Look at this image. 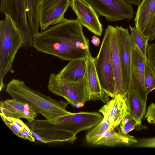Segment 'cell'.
<instances>
[{"mask_svg":"<svg viewBox=\"0 0 155 155\" xmlns=\"http://www.w3.org/2000/svg\"><path fill=\"white\" fill-rule=\"evenodd\" d=\"M95 10L99 16L111 22L123 20L129 21L133 18L134 9L124 0H84Z\"/></svg>","mask_w":155,"mask_h":155,"instance_id":"obj_7","label":"cell"},{"mask_svg":"<svg viewBox=\"0 0 155 155\" xmlns=\"http://www.w3.org/2000/svg\"><path fill=\"white\" fill-rule=\"evenodd\" d=\"M41 1V0H26L27 18L33 35L39 32V8Z\"/></svg>","mask_w":155,"mask_h":155,"instance_id":"obj_21","label":"cell"},{"mask_svg":"<svg viewBox=\"0 0 155 155\" xmlns=\"http://www.w3.org/2000/svg\"><path fill=\"white\" fill-rule=\"evenodd\" d=\"M33 47L38 51L65 61L92 56L89 40L77 19H67L34 35Z\"/></svg>","mask_w":155,"mask_h":155,"instance_id":"obj_1","label":"cell"},{"mask_svg":"<svg viewBox=\"0 0 155 155\" xmlns=\"http://www.w3.org/2000/svg\"><path fill=\"white\" fill-rule=\"evenodd\" d=\"M144 80L145 88L148 93L155 89V74L147 59L145 65Z\"/></svg>","mask_w":155,"mask_h":155,"instance_id":"obj_25","label":"cell"},{"mask_svg":"<svg viewBox=\"0 0 155 155\" xmlns=\"http://www.w3.org/2000/svg\"><path fill=\"white\" fill-rule=\"evenodd\" d=\"M147 59L137 47L133 45L132 52V87L136 95L146 104L148 92L145 85V65Z\"/></svg>","mask_w":155,"mask_h":155,"instance_id":"obj_12","label":"cell"},{"mask_svg":"<svg viewBox=\"0 0 155 155\" xmlns=\"http://www.w3.org/2000/svg\"><path fill=\"white\" fill-rule=\"evenodd\" d=\"M103 106L99 110L109 122L113 129L118 127L128 113L125 100L118 95Z\"/></svg>","mask_w":155,"mask_h":155,"instance_id":"obj_15","label":"cell"},{"mask_svg":"<svg viewBox=\"0 0 155 155\" xmlns=\"http://www.w3.org/2000/svg\"><path fill=\"white\" fill-rule=\"evenodd\" d=\"M147 61L155 74V43L148 45L147 49Z\"/></svg>","mask_w":155,"mask_h":155,"instance_id":"obj_26","label":"cell"},{"mask_svg":"<svg viewBox=\"0 0 155 155\" xmlns=\"http://www.w3.org/2000/svg\"><path fill=\"white\" fill-rule=\"evenodd\" d=\"M71 0H41L39 20L41 31L66 20L64 14L70 6Z\"/></svg>","mask_w":155,"mask_h":155,"instance_id":"obj_8","label":"cell"},{"mask_svg":"<svg viewBox=\"0 0 155 155\" xmlns=\"http://www.w3.org/2000/svg\"><path fill=\"white\" fill-rule=\"evenodd\" d=\"M87 59L70 61L57 74L62 80L67 82H77L85 77Z\"/></svg>","mask_w":155,"mask_h":155,"instance_id":"obj_17","label":"cell"},{"mask_svg":"<svg viewBox=\"0 0 155 155\" xmlns=\"http://www.w3.org/2000/svg\"><path fill=\"white\" fill-rule=\"evenodd\" d=\"M1 13L10 16L23 37V46H32L33 34L30 27L26 11V0H1Z\"/></svg>","mask_w":155,"mask_h":155,"instance_id":"obj_6","label":"cell"},{"mask_svg":"<svg viewBox=\"0 0 155 155\" xmlns=\"http://www.w3.org/2000/svg\"><path fill=\"white\" fill-rule=\"evenodd\" d=\"M124 87L127 94L132 88V52L133 45L127 28L117 25Z\"/></svg>","mask_w":155,"mask_h":155,"instance_id":"obj_9","label":"cell"},{"mask_svg":"<svg viewBox=\"0 0 155 155\" xmlns=\"http://www.w3.org/2000/svg\"><path fill=\"white\" fill-rule=\"evenodd\" d=\"M21 33L11 18L5 15L0 21V91L5 87L4 79L11 69L16 54L23 46Z\"/></svg>","mask_w":155,"mask_h":155,"instance_id":"obj_3","label":"cell"},{"mask_svg":"<svg viewBox=\"0 0 155 155\" xmlns=\"http://www.w3.org/2000/svg\"><path fill=\"white\" fill-rule=\"evenodd\" d=\"M145 118L150 123L155 125V104L151 103L149 106L146 113Z\"/></svg>","mask_w":155,"mask_h":155,"instance_id":"obj_27","label":"cell"},{"mask_svg":"<svg viewBox=\"0 0 155 155\" xmlns=\"http://www.w3.org/2000/svg\"><path fill=\"white\" fill-rule=\"evenodd\" d=\"M137 142L134 137L124 134L120 131L116 132L110 128L94 143L96 145H104L110 147L121 144L130 145Z\"/></svg>","mask_w":155,"mask_h":155,"instance_id":"obj_18","label":"cell"},{"mask_svg":"<svg viewBox=\"0 0 155 155\" xmlns=\"http://www.w3.org/2000/svg\"><path fill=\"white\" fill-rule=\"evenodd\" d=\"M130 38L133 45L139 49L141 53L147 58V49L149 39L143 36L135 27L129 26Z\"/></svg>","mask_w":155,"mask_h":155,"instance_id":"obj_22","label":"cell"},{"mask_svg":"<svg viewBox=\"0 0 155 155\" xmlns=\"http://www.w3.org/2000/svg\"><path fill=\"white\" fill-rule=\"evenodd\" d=\"M155 39V16L154 20L153 26L152 31V33L150 38L149 39V41H152Z\"/></svg>","mask_w":155,"mask_h":155,"instance_id":"obj_30","label":"cell"},{"mask_svg":"<svg viewBox=\"0 0 155 155\" xmlns=\"http://www.w3.org/2000/svg\"><path fill=\"white\" fill-rule=\"evenodd\" d=\"M130 5H138L141 0H124Z\"/></svg>","mask_w":155,"mask_h":155,"instance_id":"obj_29","label":"cell"},{"mask_svg":"<svg viewBox=\"0 0 155 155\" xmlns=\"http://www.w3.org/2000/svg\"><path fill=\"white\" fill-rule=\"evenodd\" d=\"M0 114L7 117L24 118L31 122L38 116L35 110L28 104L12 98L1 101Z\"/></svg>","mask_w":155,"mask_h":155,"instance_id":"obj_14","label":"cell"},{"mask_svg":"<svg viewBox=\"0 0 155 155\" xmlns=\"http://www.w3.org/2000/svg\"><path fill=\"white\" fill-rule=\"evenodd\" d=\"M70 6L82 26L97 35H101L103 26L98 15L89 3L84 0H71Z\"/></svg>","mask_w":155,"mask_h":155,"instance_id":"obj_10","label":"cell"},{"mask_svg":"<svg viewBox=\"0 0 155 155\" xmlns=\"http://www.w3.org/2000/svg\"><path fill=\"white\" fill-rule=\"evenodd\" d=\"M5 90L12 98L28 104L46 119H54L71 113L66 110L67 102L56 100L32 89L19 79H12Z\"/></svg>","mask_w":155,"mask_h":155,"instance_id":"obj_2","label":"cell"},{"mask_svg":"<svg viewBox=\"0 0 155 155\" xmlns=\"http://www.w3.org/2000/svg\"><path fill=\"white\" fill-rule=\"evenodd\" d=\"M47 88L52 93L64 98L74 107H82L88 101L85 77L78 82H67L61 80L57 74L52 73L48 78Z\"/></svg>","mask_w":155,"mask_h":155,"instance_id":"obj_5","label":"cell"},{"mask_svg":"<svg viewBox=\"0 0 155 155\" xmlns=\"http://www.w3.org/2000/svg\"><path fill=\"white\" fill-rule=\"evenodd\" d=\"M110 127H111L108 120L103 117V120L99 124L87 133L86 136L87 141L94 144L102 135Z\"/></svg>","mask_w":155,"mask_h":155,"instance_id":"obj_23","label":"cell"},{"mask_svg":"<svg viewBox=\"0 0 155 155\" xmlns=\"http://www.w3.org/2000/svg\"><path fill=\"white\" fill-rule=\"evenodd\" d=\"M91 42L95 46H98L100 44V39L98 37L94 35L92 38Z\"/></svg>","mask_w":155,"mask_h":155,"instance_id":"obj_28","label":"cell"},{"mask_svg":"<svg viewBox=\"0 0 155 155\" xmlns=\"http://www.w3.org/2000/svg\"><path fill=\"white\" fill-rule=\"evenodd\" d=\"M111 59L115 83V97L119 95L126 100L127 94L124 86L117 25H111Z\"/></svg>","mask_w":155,"mask_h":155,"instance_id":"obj_11","label":"cell"},{"mask_svg":"<svg viewBox=\"0 0 155 155\" xmlns=\"http://www.w3.org/2000/svg\"><path fill=\"white\" fill-rule=\"evenodd\" d=\"M111 25L104 35L101 47L94 63L101 87L109 97H115V83L111 59Z\"/></svg>","mask_w":155,"mask_h":155,"instance_id":"obj_4","label":"cell"},{"mask_svg":"<svg viewBox=\"0 0 155 155\" xmlns=\"http://www.w3.org/2000/svg\"><path fill=\"white\" fill-rule=\"evenodd\" d=\"M125 101L128 112L135 120L141 123L146 113V104L140 99L132 88L128 92Z\"/></svg>","mask_w":155,"mask_h":155,"instance_id":"obj_20","label":"cell"},{"mask_svg":"<svg viewBox=\"0 0 155 155\" xmlns=\"http://www.w3.org/2000/svg\"><path fill=\"white\" fill-rule=\"evenodd\" d=\"M88 94V100H100L105 104L110 101L108 96L102 89L97 75L92 56L87 58L85 75Z\"/></svg>","mask_w":155,"mask_h":155,"instance_id":"obj_16","label":"cell"},{"mask_svg":"<svg viewBox=\"0 0 155 155\" xmlns=\"http://www.w3.org/2000/svg\"><path fill=\"white\" fill-rule=\"evenodd\" d=\"M120 125V131L122 133L127 134L134 130H140L145 128L141 123L135 120L128 112L126 116L121 120Z\"/></svg>","mask_w":155,"mask_h":155,"instance_id":"obj_24","label":"cell"},{"mask_svg":"<svg viewBox=\"0 0 155 155\" xmlns=\"http://www.w3.org/2000/svg\"><path fill=\"white\" fill-rule=\"evenodd\" d=\"M155 16V0H142L134 19L135 27L144 37L150 38Z\"/></svg>","mask_w":155,"mask_h":155,"instance_id":"obj_13","label":"cell"},{"mask_svg":"<svg viewBox=\"0 0 155 155\" xmlns=\"http://www.w3.org/2000/svg\"><path fill=\"white\" fill-rule=\"evenodd\" d=\"M0 115L5 124L16 135L31 142H35L32 132L26 124L20 119L6 117L1 114Z\"/></svg>","mask_w":155,"mask_h":155,"instance_id":"obj_19","label":"cell"}]
</instances>
